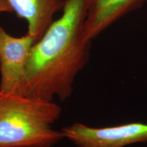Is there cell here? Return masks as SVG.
Wrapping results in <instances>:
<instances>
[{"label": "cell", "instance_id": "obj_6", "mask_svg": "<svg viewBox=\"0 0 147 147\" xmlns=\"http://www.w3.org/2000/svg\"><path fill=\"white\" fill-rule=\"evenodd\" d=\"M18 18L27 23V34L38 41L63 8L65 0H5Z\"/></svg>", "mask_w": 147, "mask_h": 147}, {"label": "cell", "instance_id": "obj_7", "mask_svg": "<svg viewBox=\"0 0 147 147\" xmlns=\"http://www.w3.org/2000/svg\"><path fill=\"white\" fill-rule=\"evenodd\" d=\"M12 10L5 0H0V13L12 12Z\"/></svg>", "mask_w": 147, "mask_h": 147}, {"label": "cell", "instance_id": "obj_1", "mask_svg": "<svg viewBox=\"0 0 147 147\" xmlns=\"http://www.w3.org/2000/svg\"><path fill=\"white\" fill-rule=\"evenodd\" d=\"M61 10L31 48L20 94L49 101L72 94L75 78L89 58L91 42L83 37L87 0H65Z\"/></svg>", "mask_w": 147, "mask_h": 147}, {"label": "cell", "instance_id": "obj_3", "mask_svg": "<svg viewBox=\"0 0 147 147\" xmlns=\"http://www.w3.org/2000/svg\"><path fill=\"white\" fill-rule=\"evenodd\" d=\"M61 131L64 138L78 147H125L147 142V124L140 122L104 127L75 123Z\"/></svg>", "mask_w": 147, "mask_h": 147}, {"label": "cell", "instance_id": "obj_4", "mask_svg": "<svg viewBox=\"0 0 147 147\" xmlns=\"http://www.w3.org/2000/svg\"><path fill=\"white\" fill-rule=\"evenodd\" d=\"M35 42L34 37L27 33L22 37H14L0 26L1 93H18L29 52Z\"/></svg>", "mask_w": 147, "mask_h": 147}, {"label": "cell", "instance_id": "obj_2", "mask_svg": "<svg viewBox=\"0 0 147 147\" xmlns=\"http://www.w3.org/2000/svg\"><path fill=\"white\" fill-rule=\"evenodd\" d=\"M61 108L53 101L0 92V147H52L63 139L52 128Z\"/></svg>", "mask_w": 147, "mask_h": 147}, {"label": "cell", "instance_id": "obj_5", "mask_svg": "<svg viewBox=\"0 0 147 147\" xmlns=\"http://www.w3.org/2000/svg\"><path fill=\"white\" fill-rule=\"evenodd\" d=\"M147 0H87L83 37L91 42L125 15L137 10Z\"/></svg>", "mask_w": 147, "mask_h": 147}]
</instances>
